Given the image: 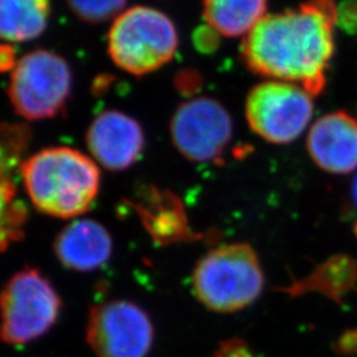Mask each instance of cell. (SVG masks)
Returning a JSON list of instances; mask_svg holds the SVG:
<instances>
[{"label":"cell","instance_id":"6da1fadb","mask_svg":"<svg viewBox=\"0 0 357 357\" xmlns=\"http://www.w3.org/2000/svg\"><path fill=\"white\" fill-rule=\"evenodd\" d=\"M337 17L333 0H307L296 8L268 13L243 38V63L258 76L318 96L327 84Z\"/></svg>","mask_w":357,"mask_h":357},{"label":"cell","instance_id":"7a4b0ae2","mask_svg":"<svg viewBox=\"0 0 357 357\" xmlns=\"http://www.w3.org/2000/svg\"><path fill=\"white\" fill-rule=\"evenodd\" d=\"M20 178L35 208L57 218L88 212L101 185L94 160L70 147H50L26 158Z\"/></svg>","mask_w":357,"mask_h":357},{"label":"cell","instance_id":"3957f363","mask_svg":"<svg viewBox=\"0 0 357 357\" xmlns=\"http://www.w3.org/2000/svg\"><path fill=\"white\" fill-rule=\"evenodd\" d=\"M265 275L255 249L245 243L212 249L193 270L192 289L208 310L230 314L253 305L262 294Z\"/></svg>","mask_w":357,"mask_h":357},{"label":"cell","instance_id":"277c9868","mask_svg":"<svg viewBox=\"0 0 357 357\" xmlns=\"http://www.w3.org/2000/svg\"><path fill=\"white\" fill-rule=\"evenodd\" d=\"M178 29L166 13L146 6L125 10L109 31L107 51L118 68L144 76L168 64L178 51Z\"/></svg>","mask_w":357,"mask_h":357},{"label":"cell","instance_id":"5b68a950","mask_svg":"<svg viewBox=\"0 0 357 357\" xmlns=\"http://www.w3.org/2000/svg\"><path fill=\"white\" fill-rule=\"evenodd\" d=\"M61 298L36 268L17 271L0 291V339L6 344L31 343L45 335L61 314Z\"/></svg>","mask_w":357,"mask_h":357},{"label":"cell","instance_id":"8992f818","mask_svg":"<svg viewBox=\"0 0 357 357\" xmlns=\"http://www.w3.org/2000/svg\"><path fill=\"white\" fill-rule=\"evenodd\" d=\"M72 70L64 57L36 50L15 66L8 97L17 114L26 121L51 119L60 114L72 93Z\"/></svg>","mask_w":357,"mask_h":357},{"label":"cell","instance_id":"52a82bcc","mask_svg":"<svg viewBox=\"0 0 357 357\" xmlns=\"http://www.w3.org/2000/svg\"><path fill=\"white\" fill-rule=\"evenodd\" d=\"M312 94L299 85L268 79L249 91L245 115L250 128L262 139L287 144L306 130L312 114Z\"/></svg>","mask_w":357,"mask_h":357},{"label":"cell","instance_id":"ba28073f","mask_svg":"<svg viewBox=\"0 0 357 357\" xmlns=\"http://www.w3.org/2000/svg\"><path fill=\"white\" fill-rule=\"evenodd\" d=\"M153 321L134 302L110 301L90 308L86 340L97 357H149Z\"/></svg>","mask_w":357,"mask_h":357},{"label":"cell","instance_id":"9c48e42d","mask_svg":"<svg viewBox=\"0 0 357 357\" xmlns=\"http://www.w3.org/2000/svg\"><path fill=\"white\" fill-rule=\"evenodd\" d=\"M171 137L176 150L187 159L197 163L215 162L231 141V116L216 100L193 98L175 110Z\"/></svg>","mask_w":357,"mask_h":357},{"label":"cell","instance_id":"30bf717a","mask_svg":"<svg viewBox=\"0 0 357 357\" xmlns=\"http://www.w3.org/2000/svg\"><path fill=\"white\" fill-rule=\"evenodd\" d=\"M28 146V131L20 125L0 123V252L24 237L28 209L17 178Z\"/></svg>","mask_w":357,"mask_h":357},{"label":"cell","instance_id":"8fae6325","mask_svg":"<svg viewBox=\"0 0 357 357\" xmlns=\"http://www.w3.org/2000/svg\"><path fill=\"white\" fill-rule=\"evenodd\" d=\"M86 142L90 153L101 166L122 171L139 160L144 150V132L130 115L106 110L93 119Z\"/></svg>","mask_w":357,"mask_h":357},{"label":"cell","instance_id":"7c38bea8","mask_svg":"<svg viewBox=\"0 0 357 357\" xmlns=\"http://www.w3.org/2000/svg\"><path fill=\"white\" fill-rule=\"evenodd\" d=\"M312 162L333 175L357 169V119L345 112L323 115L307 135Z\"/></svg>","mask_w":357,"mask_h":357},{"label":"cell","instance_id":"4fadbf2b","mask_svg":"<svg viewBox=\"0 0 357 357\" xmlns=\"http://www.w3.org/2000/svg\"><path fill=\"white\" fill-rule=\"evenodd\" d=\"M113 252V240L102 224L76 220L61 230L54 241V253L65 268L93 271L106 264Z\"/></svg>","mask_w":357,"mask_h":357},{"label":"cell","instance_id":"5bb4252c","mask_svg":"<svg viewBox=\"0 0 357 357\" xmlns=\"http://www.w3.org/2000/svg\"><path fill=\"white\" fill-rule=\"evenodd\" d=\"M134 208L156 243L167 245L191 238L184 208L172 193L147 188L138 196Z\"/></svg>","mask_w":357,"mask_h":357},{"label":"cell","instance_id":"9a60e30c","mask_svg":"<svg viewBox=\"0 0 357 357\" xmlns=\"http://www.w3.org/2000/svg\"><path fill=\"white\" fill-rule=\"evenodd\" d=\"M203 13L217 35L243 38L268 15V0H204Z\"/></svg>","mask_w":357,"mask_h":357},{"label":"cell","instance_id":"2e32d148","mask_svg":"<svg viewBox=\"0 0 357 357\" xmlns=\"http://www.w3.org/2000/svg\"><path fill=\"white\" fill-rule=\"evenodd\" d=\"M51 17L50 0H0V38L24 43L44 33Z\"/></svg>","mask_w":357,"mask_h":357},{"label":"cell","instance_id":"e0dca14e","mask_svg":"<svg viewBox=\"0 0 357 357\" xmlns=\"http://www.w3.org/2000/svg\"><path fill=\"white\" fill-rule=\"evenodd\" d=\"M78 19L86 23H105L123 13L128 0H66Z\"/></svg>","mask_w":357,"mask_h":357},{"label":"cell","instance_id":"ac0fdd59","mask_svg":"<svg viewBox=\"0 0 357 357\" xmlns=\"http://www.w3.org/2000/svg\"><path fill=\"white\" fill-rule=\"evenodd\" d=\"M215 357H255L249 345L241 339H230L220 344Z\"/></svg>","mask_w":357,"mask_h":357},{"label":"cell","instance_id":"d6986e66","mask_svg":"<svg viewBox=\"0 0 357 357\" xmlns=\"http://www.w3.org/2000/svg\"><path fill=\"white\" fill-rule=\"evenodd\" d=\"M16 61V51L10 44H0V73L13 72Z\"/></svg>","mask_w":357,"mask_h":357},{"label":"cell","instance_id":"ffe728a7","mask_svg":"<svg viewBox=\"0 0 357 357\" xmlns=\"http://www.w3.org/2000/svg\"><path fill=\"white\" fill-rule=\"evenodd\" d=\"M351 199H352V206H354V211L357 215V175L356 178H354L352 181V191H351ZM354 231L357 236V220L354 224Z\"/></svg>","mask_w":357,"mask_h":357}]
</instances>
